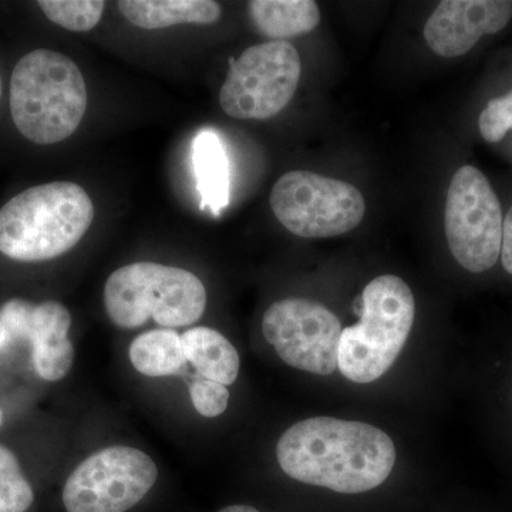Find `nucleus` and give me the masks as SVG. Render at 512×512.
<instances>
[{
  "label": "nucleus",
  "mask_w": 512,
  "mask_h": 512,
  "mask_svg": "<svg viewBox=\"0 0 512 512\" xmlns=\"http://www.w3.org/2000/svg\"><path fill=\"white\" fill-rule=\"evenodd\" d=\"M117 5L131 25L146 30L212 25L221 18V6L212 0H121Z\"/></svg>",
  "instance_id": "14"
},
{
  "label": "nucleus",
  "mask_w": 512,
  "mask_h": 512,
  "mask_svg": "<svg viewBox=\"0 0 512 512\" xmlns=\"http://www.w3.org/2000/svg\"><path fill=\"white\" fill-rule=\"evenodd\" d=\"M33 501L35 493L18 458L0 444V512H26Z\"/></svg>",
  "instance_id": "19"
},
{
  "label": "nucleus",
  "mask_w": 512,
  "mask_h": 512,
  "mask_svg": "<svg viewBox=\"0 0 512 512\" xmlns=\"http://www.w3.org/2000/svg\"><path fill=\"white\" fill-rule=\"evenodd\" d=\"M86 80L70 57L55 50L23 56L10 79V114L19 133L36 144L67 140L87 110Z\"/></svg>",
  "instance_id": "3"
},
{
  "label": "nucleus",
  "mask_w": 512,
  "mask_h": 512,
  "mask_svg": "<svg viewBox=\"0 0 512 512\" xmlns=\"http://www.w3.org/2000/svg\"><path fill=\"white\" fill-rule=\"evenodd\" d=\"M0 323L9 336L29 339L37 375L47 382H59L69 375L74 362V346L69 332L72 315L59 302H29L13 299L0 311Z\"/></svg>",
  "instance_id": "11"
},
{
  "label": "nucleus",
  "mask_w": 512,
  "mask_h": 512,
  "mask_svg": "<svg viewBox=\"0 0 512 512\" xmlns=\"http://www.w3.org/2000/svg\"><path fill=\"white\" fill-rule=\"evenodd\" d=\"M185 357L204 379L231 386L238 379L237 349L218 330L197 326L181 335Z\"/></svg>",
  "instance_id": "15"
},
{
  "label": "nucleus",
  "mask_w": 512,
  "mask_h": 512,
  "mask_svg": "<svg viewBox=\"0 0 512 512\" xmlns=\"http://www.w3.org/2000/svg\"><path fill=\"white\" fill-rule=\"evenodd\" d=\"M2 93H3V86H2V79H0V99H2Z\"/></svg>",
  "instance_id": "25"
},
{
  "label": "nucleus",
  "mask_w": 512,
  "mask_h": 512,
  "mask_svg": "<svg viewBox=\"0 0 512 512\" xmlns=\"http://www.w3.org/2000/svg\"><path fill=\"white\" fill-rule=\"evenodd\" d=\"M153 458L138 448L113 446L97 451L67 478L66 512H127L157 483Z\"/></svg>",
  "instance_id": "9"
},
{
  "label": "nucleus",
  "mask_w": 512,
  "mask_h": 512,
  "mask_svg": "<svg viewBox=\"0 0 512 512\" xmlns=\"http://www.w3.org/2000/svg\"><path fill=\"white\" fill-rule=\"evenodd\" d=\"M0 424H2V413H0Z\"/></svg>",
  "instance_id": "26"
},
{
  "label": "nucleus",
  "mask_w": 512,
  "mask_h": 512,
  "mask_svg": "<svg viewBox=\"0 0 512 512\" xmlns=\"http://www.w3.org/2000/svg\"><path fill=\"white\" fill-rule=\"evenodd\" d=\"M191 158L200 208L220 217L228 208L231 192L228 154L221 137L212 130L200 131L192 141Z\"/></svg>",
  "instance_id": "13"
},
{
  "label": "nucleus",
  "mask_w": 512,
  "mask_h": 512,
  "mask_svg": "<svg viewBox=\"0 0 512 512\" xmlns=\"http://www.w3.org/2000/svg\"><path fill=\"white\" fill-rule=\"evenodd\" d=\"M272 212L292 234L330 238L352 231L365 217V198L352 184L291 171L276 181L269 198Z\"/></svg>",
  "instance_id": "6"
},
{
  "label": "nucleus",
  "mask_w": 512,
  "mask_h": 512,
  "mask_svg": "<svg viewBox=\"0 0 512 512\" xmlns=\"http://www.w3.org/2000/svg\"><path fill=\"white\" fill-rule=\"evenodd\" d=\"M279 466L301 483L342 494L379 487L396 463V447L384 431L362 421L312 417L282 434Z\"/></svg>",
  "instance_id": "1"
},
{
  "label": "nucleus",
  "mask_w": 512,
  "mask_h": 512,
  "mask_svg": "<svg viewBox=\"0 0 512 512\" xmlns=\"http://www.w3.org/2000/svg\"><path fill=\"white\" fill-rule=\"evenodd\" d=\"M128 356L134 369L148 377L180 375L188 362L181 336L173 329L148 330L131 342Z\"/></svg>",
  "instance_id": "17"
},
{
  "label": "nucleus",
  "mask_w": 512,
  "mask_h": 512,
  "mask_svg": "<svg viewBox=\"0 0 512 512\" xmlns=\"http://www.w3.org/2000/svg\"><path fill=\"white\" fill-rule=\"evenodd\" d=\"M218 512H259L251 505H229V507L222 508Z\"/></svg>",
  "instance_id": "23"
},
{
  "label": "nucleus",
  "mask_w": 512,
  "mask_h": 512,
  "mask_svg": "<svg viewBox=\"0 0 512 512\" xmlns=\"http://www.w3.org/2000/svg\"><path fill=\"white\" fill-rule=\"evenodd\" d=\"M503 210L487 177L463 165L451 180L444 210V229L451 254L473 274L497 264L503 245Z\"/></svg>",
  "instance_id": "8"
},
{
  "label": "nucleus",
  "mask_w": 512,
  "mask_h": 512,
  "mask_svg": "<svg viewBox=\"0 0 512 512\" xmlns=\"http://www.w3.org/2000/svg\"><path fill=\"white\" fill-rule=\"evenodd\" d=\"M342 330L335 313L309 299L272 303L262 319L265 339L286 365L319 376L338 369Z\"/></svg>",
  "instance_id": "10"
},
{
  "label": "nucleus",
  "mask_w": 512,
  "mask_h": 512,
  "mask_svg": "<svg viewBox=\"0 0 512 512\" xmlns=\"http://www.w3.org/2000/svg\"><path fill=\"white\" fill-rule=\"evenodd\" d=\"M192 406L201 416L214 419L227 410L229 390L224 384L212 380H195L190 386Z\"/></svg>",
  "instance_id": "21"
},
{
  "label": "nucleus",
  "mask_w": 512,
  "mask_h": 512,
  "mask_svg": "<svg viewBox=\"0 0 512 512\" xmlns=\"http://www.w3.org/2000/svg\"><path fill=\"white\" fill-rule=\"evenodd\" d=\"M298 50L286 40H271L245 50L231 63L220 104L238 120H268L281 113L301 80Z\"/></svg>",
  "instance_id": "7"
},
{
  "label": "nucleus",
  "mask_w": 512,
  "mask_h": 512,
  "mask_svg": "<svg viewBox=\"0 0 512 512\" xmlns=\"http://www.w3.org/2000/svg\"><path fill=\"white\" fill-rule=\"evenodd\" d=\"M46 18L70 32H89L103 18L106 2L101 0H40Z\"/></svg>",
  "instance_id": "18"
},
{
  "label": "nucleus",
  "mask_w": 512,
  "mask_h": 512,
  "mask_svg": "<svg viewBox=\"0 0 512 512\" xmlns=\"http://www.w3.org/2000/svg\"><path fill=\"white\" fill-rule=\"evenodd\" d=\"M416 302L399 276L373 279L362 293L356 325L342 330L338 369L355 383H372L393 366L412 332Z\"/></svg>",
  "instance_id": "5"
},
{
  "label": "nucleus",
  "mask_w": 512,
  "mask_h": 512,
  "mask_svg": "<svg viewBox=\"0 0 512 512\" xmlns=\"http://www.w3.org/2000/svg\"><path fill=\"white\" fill-rule=\"evenodd\" d=\"M510 0H444L424 26V39L436 55H466L483 36L507 28Z\"/></svg>",
  "instance_id": "12"
},
{
  "label": "nucleus",
  "mask_w": 512,
  "mask_h": 512,
  "mask_svg": "<svg viewBox=\"0 0 512 512\" xmlns=\"http://www.w3.org/2000/svg\"><path fill=\"white\" fill-rule=\"evenodd\" d=\"M481 136L488 143H498L512 130V92L488 101L478 119Z\"/></svg>",
  "instance_id": "20"
},
{
  "label": "nucleus",
  "mask_w": 512,
  "mask_h": 512,
  "mask_svg": "<svg viewBox=\"0 0 512 512\" xmlns=\"http://www.w3.org/2000/svg\"><path fill=\"white\" fill-rule=\"evenodd\" d=\"M501 261L508 274L512 275V207L505 217L503 225V245H501Z\"/></svg>",
  "instance_id": "22"
},
{
  "label": "nucleus",
  "mask_w": 512,
  "mask_h": 512,
  "mask_svg": "<svg viewBox=\"0 0 512 512\" xmlns=\"http://www.w3.org/2000/svg\"><path fill=\"white\" fill-rule=\"evenodd\" d=\"M103 296L111 322L128 330L150 319L164 329L184 328L207 308V291L197 275L154 262L121 266L107 279Z\"/></svg>",
  "instance_id": "4"
},
{
  "label": "nucleus",
  "mask_w": 512,
  "mask_h": 512,
  "mask_svg": "<svg viewBox=\"0 0 512 512\" xmlns=\"http://www.w3.org/2000/svg\"><path fill=\"white\" fill-rule=\"evenodd\" d=\"M93 220L92 198L80 185H37L0 208V254L19 262L59 258L82 241Z\"/></svg>",
  "instance_id": "2"
},
{
  "label": "nucleus",
  "mask_w": 512,
  "mask_h": 512,
  "mask_svg": "<svg viewBox=\"0 0 512 512\" xmlns=\"http://www.w3.org/2000/svg\"><path fill=\"white\" fill-rule=\"evenodd\" d=\"M248 13L256 30L274 40L306 35L320 22L313 0H252Z\"/></svg>",
  "instance_id": "16"
},
{
  "label": "nucleus",
  "mask_w": 512,
  "mask_h": 512,
  "mask_svg": "<svg viewBox=\"0 0 512 512\" xmlns=\"http://www.w3.org/2000/svg\"><path fill=\"white\" fill-rule=\"evenodd\" d=\"M9 338V333L6 332L5 326L0 323V346L5 345L6 340Z\"/></svg>",
  "instance_id": "24"
}]
</instances>
